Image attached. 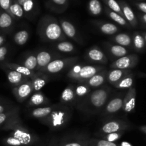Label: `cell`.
<instances>
[{"mask_svg": "<svg viewBox=\"0 0 146 146\" xmlns=\"http://www.w3.org/2000/svg\"><path fill=\"white\" fill-rule=\"evenodd\" d=\"M112 88L107 86L92 90L86 98L77 108L88 115L100 113L112 96Z\"/></svg>", "mask_w": 146, "mask_h": 146, "instance_id": "cell-1", "label": "cell"}, {"mask_svg": "<svg viewBox=\"0 0 146 146\" xmlns=\"http://www.w3.org/2000/svg\"><path fill=\"white\" fill-rule=\"evenodd\" d=\"M37 32L41 40L46 42L56 43L66 39L60 23L51 17H46L40 21Z\"/></svg>", "mask_w": 146, "mask_h": 146, "instance_id": "cell-2", "label": "cell"}, {"mask_svg": "<svg viewBox=\"0 0 146 146\" xmlns=\"http://www.w3.org/2000/svg\"><path fill=\"white\" fill-rule=\"evenodd\" d=\"M71 117V110L69 106L61 104H55L51 113L40 121L51 131H56L64 128L68 123Z\"/></svg>", "mask_w": 146, "mask_h": 146, "instance_id": "cell-3", "label": "cell"}, {"mask_svg": "<svg viewBox=\"0 0 146 146\" xmlns=\"http://www.w3.org/2000/svg\"><path fill=\"white\" fill-rule=\"evenodd\" d=\"M6 128L11 131L9 136L14 137L25 143L27 146H31L39 141V138L36 134L23 125L18 116L12 118L6 124Z\"/></svg>", "mask_w": 146, "mask_h": 146, "instance_id": "cell-4", "label": "cell"}, {"mask_svg": "<svg viewBox=\"0 0 146 146\" xmlns=\"http://www.w3.org/2000/svg\"><path fill=\"white\" fill-rule=\"evenodd\" d=\"M106 67L102 65H84L76 64L68 71L66 76L68 79L76 83H86L93 76Z\"/></svg>", "mask_w": 146, "mask_h": 146, "instance_id": "cell-5", "label": "cell"}, {"mask_svg": "<svg viewBox=\"0 0 146 146\" xmlns=\"http://www.w3.org/2000/svg\"><path fill=\"white\" fill-rule=\"evenodd\" d=\"M78 59L79 58L77 56L63 57V58H56L51 61L47 66L44 73L46 74H58L66 68H71L74 64H77Z\"/></svg>", "mask_w": 146, "mask_h": 146, "instance_id": "cell-6", "label": "cell"}, {"mask_svg": "<svg viewBox=\"0 0 146 146\" xmlns=\"http://www.w3.org/2000/svg\"><path fill=\"white\" fill-rule=\"evenodd\" d=\"M131 128V124L127 121L120 119H111L106 121L97 132L96 135H106L116 132H125Z\"/></svg>", "mask_w": 146, "mask_h": 146, "instance_id": "cell-7", "label": "cell"}, {"mask_svg": "<svg viewBox=\"0 0 146 146\" xmlns=\"http://www.w3.org/2000/svg\"><path fill=\"white\" fill-rule=\"evenodd\" d=\"M126 93H120L117 95L111 96L103 111H101V115L103 116L108 117L113 116L118 113L123 109V100Z\"/></svg>", "mask_w": 146, "mask_h": 146, "instance_id": "cell-8", "label": "cell"}, {"mask_svg": "<svg viewBox=\"0 0 146 146\" xmlns=\"http://www.w3.org/2000/svg\"><path fill=\"white\" fill-rule=\"evenodd\" d=\"M37 58V72L44 73L47 66L56 58H61V55L56 51L39 49L36 51Z\"/></svg>", "mask_w": 146, "mask_h": 146, "instance_id": "cell-9", "label": "cell"}, {"mask_svg": "<svg viewBox=\"0 0 146 146\" xmlns=\"http://www.w3.org/2000/svg\"><path fill=\"white\" fill-rule=\"evenodd\" d=\"M90 138L86 134H73L64 137L58 144V146H88Z\"/></svg>", "mask_w": 146, "mask_h": 146, "instance_id": "cell-10", "label": "cell"}, {"mask_svg": "<svg viewBox=\"0 0 146 146\" xmlns=\"http://www.w3.org/2000/svg\"><path fill=\"white\" fill-rule=\"evenodd\" d=\"M138 63V58L135 54H130L118 58L113 61L110 65L111 69L131 70Z\"/></svg>", "mask_w": 146, "mask_h": 146, "instance_id": "cell-11", "label": "cell"}, {"mask_svg": "<svg viewBox=\"0 0 146 146\" xmlns=\"http://www.w3.org/2000/svg\"><path fill=\"white\" fill-rule=\"evenodd\" d=\"M59 23L66 38L73 40L78 44H84V40H83L81 34L77 31L76 27L72 23L64 19H61Z\"/></svg>", "mask_w": 146, "mask_h": 146, "instance_id": "cell-12", "label": "cell"}, {"mask_svg": "<svg viewBox=\"0 0 146 146\" xmlns=\"http://www.w3.org/2000/svg\"><path fill=\"white\" fill-rule=\"evenodd\" d=\"M85 58L87 61L94 64H108L107 56L99 47L96 46L91 47L87 50L85 54Z\"/></svg>", "mask_w": 146, "mask_h": 146, "instance_id": "cell-13", "label": "cell"}, {"mask_svg": "<svg viewBox=\"0 0 146 146\" xmlns=\"http://www.w3.org/2000/svg\"><path fill=\"white\" fill-rule=\"evenodd\" d=\"M13 93L19 102H24L29 97H30L34 94L31 80L23 83L18 86L14 87L13 89Z\"/></svg>", "mask_w": 146, "mask_h": 146, "instance_id": "cell-14", "label": "cell"}, {"mask_svg": "<svg viewBox=\"0 0 146 146\" xmlns=\"http://www.w3.org/2000/svg\"><path fill=\"white\" fill-rule=\"evenodd\" d=\"M104 47L106 51L107 54L111 56L112 59L117 60L118 58L128 55V48L118 45V44H113V43L104 42Z\"/></svg>", "mask_w": 146, "mask_h": 146, "instance_id": "cell-15", "label": "cell"}, {"mask_svg": "<svg viewBox=\"0 0 146 146\" xmlns=\"http://www.w3.org/2000/svg\"><path fill=\"white\" fill-rule=\"evenodd\" d=\"M135 101H136V90L133 86L126 91V94L124 97L122 111L125 115H128L134 111L135 107Z\"/></svg>", "mask_w": 146, "mask_h": 146, "instance_id": "cell-16", "label": "cell"}, {"mask_svg": "<svg viewBox=\"0 0 146 146\" xmlns=\"http://www.w3.org/2000/svg\"><path fill=\"white\" fill-rule=\"evenodd\" d=\"M60 104L68 106L69 107L76 106V93L74 84H70L64 88L60 96Z\"/></svg>", "mask_w": 146, "mask_h": 146, "instance_id": "cell-17", "label": "cell"}, {"mask_svg": "<svg viewBox=\"0 0 146 146\" xmlns=\"http://www.w3.org/2000/svg\"><path fill=\"white\" fill-rule=\"evenodd\" d=\"M108 71L106 68L101 70V71L98 72L96 74L93 76L91 78H89L85 84L88 85L91 89H96L100 87L104 86L106 81H107Z\"/></svg>", "mask_w": 146, "mask_h": 146, "instance_id": "cell-18", "label": "cell"}, {"mask_svg": "<svg viewBox=\"0 0 146 146\" xmlns=\"http://www.w3.org/2000/svg\"><path fill=\"white\" fill-rule=\"evenodd\" d=\"M88 85L85 83H77L75 85V93H76V107L81 104L86 97L89 95L90 93L92 91Z\"/></svg>", "mask_w": 146, "mask_h": 146, "instance_id": "cell-19", "label": "cell"}, {"mask_svg": "<svg viewBox=\"0 0 146 146\" xmlns=\"http://www.w3.org/2000/svg\"><path fill=\"white\" fill-rule=\"evenodd\" d=\"M49 80L50 77L48 74L45 73L37 72L36 74L32 78H31L34 93L39 92L41 88H44L46 85Z\"/></svg>", "mask_w": 146, "mask_h": 146, "instance_id": "cell-20", "label": "cell"}, {"mask_svg": "<svg viewBox=\"0 0 146 146\" xmlns=\"http://www.w3.org/2000/svg\"><path fill=\"white\" fill-rule=\"evenodd\" d=\"M111 42L125 48L133 47V38L128 33H119L112 36L110 38Z\"/></svg>", "mask_w": 146, "mask_h": 146, "instance_id": "cell-21", "label": "cell"}, {"mask_svg": "<svg viewBox=\"0 0 146 146\" xmlns=\"http://www.w3.org/2000/svg\"><path fill=\"white\" fill-rule=\"evenodd\" d=\"M7 76L9 84L14 87L18 86L23 83H25L31 80L29 77L20 74L17 71H14V70L9 69V68L8 71H7Z\"/></svg>", "mask_w": 146, "mask_h": 146, "instance_id": "cell-22", "label": "cell"}, {"mask_svg": "<svg viewBox=\"0 0 146 146\" xmlns=\"http://www.w3.org/2000/svg\"><path fill=\"white\" fill-rule=\"evenodd\" d=\"M131 70L123 69H111L108 71L107 74V81L110 84L113 86L118 81H121L123 77L128 74H131Z\"/></svg>", "mask_w": 146, "mask_h": 146, "instance_id": "cell-23", "label": "cell"}, {"mask_svg": "<svg viewBox=\"0 0 146 146\" xmlns=\"http://www.w3.org/2000/svg\"><path fill=\"white\" fill-rule=\"evenodd\" d=\"M50 101L46 96L41 92H34L30 97L29 101V106L31 107H41L49 104Z\"/></svg>", "mask_w": 146, "mask_h": 146, "instance_id": "cell-24", "label": "cell"}, {"mask_svg": "<svg viewBox=\"0 0 146 146\" xmlns=\"http://www.w3.org/2000/svg\"><path fill=\"white\" fill-rule=\"evenodd\" d=\"M98 29L101 34L107 36H113L119 31L120 29L113 23L101 21L97 23Z\"/></svg>", "mask_w": 146, "mask_h": 146, "instance_id": "cell-25", "label": "cell"}, {"mask_svg": "<svg viewBox=\"0 0 146 146\" xmlns=\"http://www.w3.org/2000/svg\"><path fill=\"white\" fill-rule=\"evenodd\" d=\"M54 106H55V104L54 105L38 107V108L33 109L30 113V115L32 118L41 121V120L45 118L46 117H47L51 113V111L54 108Z\"/></svg>", "mask_w": 146, "mask_h": 146, "instance_id": "cell-26", "label": "cell"}, {"mask_svg": "<svg viewBox=\"0 0 146 146\" xmlns=\"http://www.w3.org/2000/svg\"><path fill=\"white\" fill-rule=\"evenodd\" d=\"M54 51L62 54H73L76 52V46L71 42L68 41H62L56 42L53 46Z\"/></svg>", "mask_w": 146, "mask_h": 146, "instance_id": "cell-27", "label": "cell"}, {"mask_svg": "<svg viewBox=\"0 0 146 146\" xmlns=\"http://www.w3.org/2000/svg\"><path fill=\"white\" fill-rule=\"evenodd\" d=\"M21 65L31 71L37 72V58L36 51L27 53L23 58Z\"/></svg>", "mask_w": 146, "mask_h": 146, "instance_id": "cell-28", "label": "cell"}, {"mask_svg": "<svg viewBox=\"0 0 146 146\" xmlns=\"http://www.w3.org/2000/svg\"><path fill=\"white\" fill-rule=\"evenodd\" d=\"M6 68H9V69H11V70H14V71H17V72L20 73V74L29 77L30 79L32 78L37 73L36 72V71H31V70L26 68L25 66H22L21 64H12V63H9V64H6Z\"/></svg>", "mask_w": 146, "mask_h": 146, "instance_id": "cell-29", "label": "cell"}, {"mask_svg": "<svg viewBox=\"0 0 146 146\" xmlns=\"http://www.w3.org/2000/svg\"><path fill=\"white\" fill-rule=\"evenodd\" d=\"M122 9L123 15V17L129 23L130 25L133 27H135L137 26V20L135 18V16L134 14L133 11L131 9V7L128 6L127 4H123L121 6Z\"/></svg>", "mask_w": 146, "mask_h": 146, "instance_id": "cell-30", "label": "cell"}, {"mask_svg": "<svg viewBox=\"0 0 146 146\" xmlns=\"http://www.w3.org/2000/svg\"><path fill=\"white\" fill-rule=\"evenodd\" d=\"M133 74L132 73H131V74H128L125 77H123L118 83L114 84L113 87L120 90H124L126 89V88L129 89L130 88L133 87Z\"/></svg>", "mask_w": 146, "mask_h": 146, "instance_id": "cell-31", "label": "cell"}, {"mask_svg": "<svg viewBox=\"0 0 146 146\" xmlns=\"http://www.w3.org/2000/svg\"><path fill=\"white\" fill-rule=\"evenodd\" d=\"M133 47L137 51H142L145 46V41L143 34L134 32L133 34Z\"/></svg>", "mask_w": 146, "mask_h": 146, "instance_id": "cell-32", "label": "cell"}, {"mask_svg": "<svg viewBox=\"0 0 146 146\" xmlns=\"http://www.w3.org/2000/svg\"><path fill=\"white\" fill-rule=\"evenodd\" d=\"M29 38V32L26 29L18 31L14 36V41L19 46H24Z\"/></svg>", "mask_w": 146, "mask_h": 146, "instance_id": "cell-33", "label": "cell"}, {"mask_svg": "<svg viewBox=\"0 0 146 146\" xmlns=\"http://www.w3.org/2000/svg\"><path fill=\"white\" fill-rule=\"evenodd\" d=\"M19 115V108H13L12 109L7 111L3 113H0V125L3 124L7 123L9 122L12 118H15L16 116Z\"/></svg>", "mask_w": 146, "mask_h": 146, "instance_id": "cell-34", "label": "cell"}, {"mask_svg": "<svg viewBox=\"0 0 146 146\" xmlns=\"http://www.w3.org/2000/svg\"><path fill=\"white\" fill-rule=\"evenodd\" d=\"M108 17L113 20V21L116 22L117 24H119L120 26H122V27H128L129 26H131L129 24V23L125 20V19L124 18L123 16H121V14H118V13L108 10Z\"/></svg>", "mask_w": 146, "mask_h": 146, "instance_id": "cell-35", "label": "cell"}, {"mask_svg": "<svg viewBox=\"0 0 146 146\" xmlns=\"http://www.w3.org/2000/svg\"><path fill=\"white\" fill-rule=\"evenodd\" d=\"M13 24L12 17L8 13H2L0 14V28L7 29L11 28Z\"/></svg>", "mask_w": 146, "mask_h": 146, "instance_id": "cell-36", "label": "cell"}, {"mask_svg": "<svg viewBox=\"0 0 146 146\" xmlns=\"http://www.w3.org/2000/svg\"><path fill=\"white\" fill-rule=\"evenodd\" d=\"M88 10L92 15H100L102 12V6L99 0H90L88 3Z\"/></svg>", "mask_w": 146, "mask_h": 146, "instance_id": "cell-37", "label": "cell"}, {"mask_svg": "<svg viewBox=\"0 0 146 146\" xmlns=\"http://www.w3.org/2000/svg\"><path fill=\"white\" fill-rule=\"evenodd\" d=\"M88 146H120L116 143L109 142L101 138H90Z\"/></svg>", "mask_w": 146, "mask_h": 146, "instance_id": "cell-38", "label": "cell"}, {"mask_svg": "<svg viewBox=\"0 0 146 146\" xmlns=\"http://www.w3.org/2000/svg\"><path fill=\"white\" fill-rule=\"evenodd\" d=\"M125 133V132H116V133H111L106 134V135H102L98 136L99 138L101 139L106 140V141H108L109 142H113L115 143L116 141H119L122 136L123 135V134Z\"/></svg>", "mask_w": 146, "mask_h": 146, "instance_id": "cell-39", "label": "cell"}, {"mask_svg": "<svg viewBox=\"0 0 146 146\" xmlns=\"http://www.w3.org/2000/svg\"><path fill=\"white\" fill-rule=\"evenodd\" d=\"M10 14L17 18H21L24 14V11L21 6L18 2L14 3L10 7Z\"/></svg>", "mask_w": 146, "mask_h": 146, "instance_id": "cell-40", "label": "cell"}, {"mask_svg": "<svg viewBox=\"0 0 146 146\" xmlns=\"http://www.w3.org/2000/svg\"><path fill=\"white\" fill-rule=\"evenodd\" d=\"M107 4L111 9V11L118 13V14H121V16L123 17L121 7L118 4V3L116 1H115V0H107Z\"/></svg>", "mask_w": 146, "mask_h": 146, "instance_id": "cell-41", "label": "cell"}, {"mask_svg": "<svg viewBox=\"0 0 146 146\" xmlns=\"http://www.w3.org/2000/svg\"><path fill=\"white\" fill-rule=\"evenodd\" d=\"M5 143L8 146H27L24 142L12 136L6 138Z\"/></svg>", "mask_w": 146, "mask_h": 146, "instance_id": "cell-42", "label": "cell"}, {"mask_svg": "<svg viewBox=\"0 0 146 146\" xmlns=\"http://www.w3.org/2000/svg\"><path fill=\"white\" fill-rule=\"evenodd\" d=\"M11 1L10 0H0V7L6 11H9L10 13V7H11Z\"/></svg>", "mask_w": 146, "mask_h": 146, "instance_id": "cell-43", "label": "cell"}, {"mask_svg": "<svg viewBox=\"0 0 146 146\" xmlns=\"http://www.w3.org/2000/svg\"><path fill=\"white\" fill-rule=\"evenodd\" d=\"M8 49L6 46L0 47V61H2L5 59L6 56H7Z\"/></svg>", "mask_w": 146, "mask_h": 146, "instance_id": "cell-44", "label": "cell"}, {"mask_svg": "<svg viewBox=\"0 0 146 146\" xmlns=\"http://www.w3.org/2000/svg\"><path fill=\"white\" fill-rule=\"evenodd\" d=\"M51 1H52L53 2H54V4H55L56 5L64 6L66 4L67 0H51Z\"/></svg>", "mask_w": 146, "mask_h": 146, "instance_id": "cell-45", "label": "cell"}, {"mask_svg": "<svg viewBox=\"0 0 146 146\" xmlns=\"http://www.w3.org/2000/svg\"><path fill=\"white\" fill-rule=\"evenodd\" d=\"M12 108H9V107H7L6 106L0 104V113H3L7 112V111H9V110L12 109Z\"/></svg>", "mask_w": 146, "mask_h": 146, "instance_id": "cell-46", "label": "cell"}, {"mask_svg": "<svg viewBox=\"0 0 146 146\" xmlns=\"http://www.w3.org/2000/svg\"><path fill=\"white\" fill-rule=\"evenodd\" d=\"M138 7L140 10H141L143 12L145 13L146 14V3H144V2L140 3V4H138Z\"/></svg>", "mask_w": 146, "mask_h": 146, "instance_id": "cell-47", "label": "cell"}, {"mask_svg": "<svg viewBox=\"0 0 146 146\" xmlns=\"http://www.w3.org/2000/svg\"><path fill=\"white\" fill-rule=\"evenodd\" d=\"M120 146H133L130 143L127 142V141H122L121 143L119 144Z\"/></svg>", "mask_w": 146, "mask_h": 146, "instance_id": "cell-48", "label": "cell"}, {"mask_svg": "<svg viewBox=\"0 0 146 146\" xmlns=\"http://www.w3.org/2000/svg\"><path fill=\"white\" fill-rule=\"evenodd\" d=\"M29 1V0H17V2L21 6V7H22V6L24 5L26 2H27V1Z\"/></svg>", "mask_w": 146, "mask_h": 146, "instance_id": "cell-49", "label": "cell"}, {"mask_svg": "<svg viewBox=\"0 0 146 146\" xmlns=\"http://www.w3.org/2000/svg\"><path fill=\"white\" fill-rule=\"evenodd\" d=\"M4 41H5V38H4V37L3 36H0V47H1V45L4 44Z\"/></svg>", "mask_w": 146, "mask_h": 146, "instance_id": "cell-50", "label": "cell"}, {"mask_svg": "<svg viewBox=\"0 0 146 146\" xmlns=\"http://www.w3.org/2000/svg\"><path fill=\"white\" fill-rule=\"evenodd\" d=\"M140 129H141V131H143V132L145 133H146V126H142V127H141V128H140Z\"/></svg>", "mask_w": 146, "mask_h": 146, "instance_id": "cell-51", "label": "cell"}, {"mask_svg": "<svg viewBox=\"0 0 146 146\" xmlns=\"http://www.w3.org/2000/svg\"><path fill=\"white\" fill-rule=\"evenodd\" d=\"M142 20L144 23H145L146 24V14L142 16Z\"/></svg>", "mask_w": 146, "mask_h": 146, "instance_id": "cell-52", "label": "cell"}, {"mask_svg": "<svg viewBox=\"0 0 146 146\" xmlns=\"http://www.w3.org/2000/svg\"><path fill=\"white\" fill-rule=\"evenodd\" d=\"M44 146H58V144H50V145H47Z\"/></svg>", "mask_w": 146, "mask_h": 146, "instance_id": "cell-53", "label": "cell"}, {"mask_svg": "<svg viewBox=\"0 0 146 146\" xmlns=\"http://www.w3.org/2000/svg\"><path fill=\"white\" fill-rule=\"evenodd\" d=\"M143 35L144 38H145V43H146V33H144V34H143Z\"/></svg>", "mask_w": 146, "mask_h": 146, "instance_id": "cell-54", "label": "cell"}]
</instances>
